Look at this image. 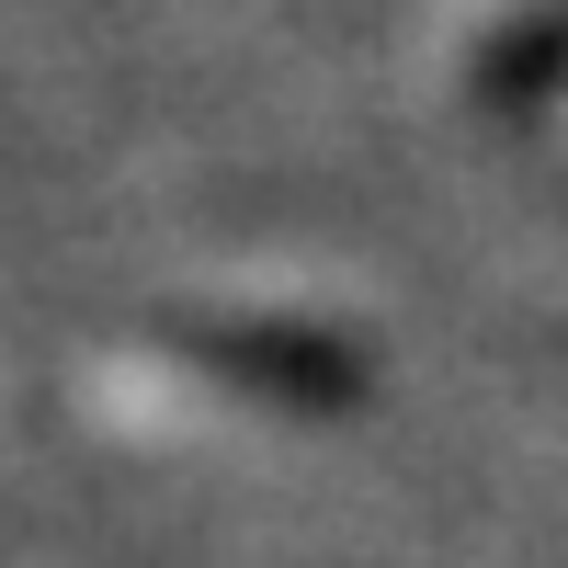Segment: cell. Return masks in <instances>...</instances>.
<instances>
[{"mask_svg":"<svg viewBox=\"0 0 568 568\" xmlns=\"http://www.w3.org/2000/svg\"><path fill=\"white\" fill-rule=\"evenodd\" d=\"M136 342L171 375H194L240 409H273V420H329L364 398V353L307 307H160Z\"/></svg>","mask_w":568,"mask_h":568,"instance_id":"obj_1","label":"cell"}]
</instances>
